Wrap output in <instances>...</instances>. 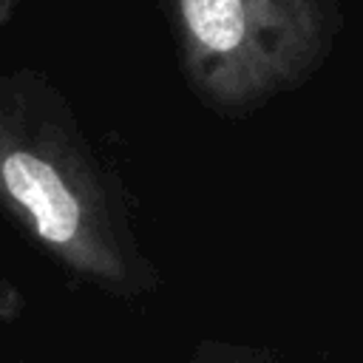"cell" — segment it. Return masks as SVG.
I'll use <instances>...</instances> for the list:
<instances>
[{
    "mask_svg": "<svg viewBox=\"0 0 363 363\" xmlns=\"http://www.w3.org/2000/svg\"><path fill=\"white\" fill-rule=\"evenodd\" d=\"M0 207L94 284L133 289L147 278L113 167L37 68L0 74Z\"/></svg>",
    "mask_w": 363,
    "mask_h": 363,
    "instance_id": "1",
    "label": "cell"
},
{
    "mask_svg": "<svg viewBox=\"0 0 363 363\" xmlns=\"http://www.w3.org/2000/svg\"><path fill=\"white\" fill-rule=\"evenodd\" d=\"M201 105L244 116L303 82L326 48L323 0H159Z\"/></svg>",
    "mask_w": 363,
    "mask_h": 363,
    "instance_id": "2",
    "label": "cell"
},
{
    "mask_svg": "<svg viewBox=\"0 0 363 363\" xmlns=\"http://www.w3.org/2000/svg\"><path fill=\"white\" fill-rule=\"evenodd\" d=\"M14 9H17V0H0V26L14 14Z\"/></svg>",
    "mask_w": 363,
    "mask_h": 363,
    "instance_id": "3",
    "label": "cell"
}]
</instances>
